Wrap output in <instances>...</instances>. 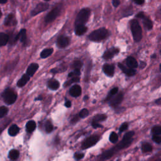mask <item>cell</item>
Listing matches in <instances>:
<instances>
[{
    "label": "cell",
    "instance_id": "cell-24",
    "mask_svg": "<svg viewBox=\"0 0 161 161\" xmlns=\"http://www.w3.org/2000/svg\"><path fill=\"white\" fill-rule=\"evenodd\" d=\"M36 128V123L33 120L29 121L27 122L26 125V129L27 132L29 133H32L33 132Z\"/></svg>",
    "mask_w": 161,
    "mask_h": 161
},
{
    "label": "cell",
    "instance_id": "cell-28",
    "mask_svg": "<svg viewBox=\"0 0 161 161\" xmlns=\"http://www.w3.org/2000/svg\"><path fill=\"white\" fill-rule=\"evenodd\" d=\"M142 151L143 152H149L152 151V147L149 143H145L142 145Z\"/></svg>",
    "mask_w": 161,
    "mask_h": 161
},
{
    "label": "cell",
    "instance_id": "cell-43",
    "mask_svg": "<svg viewBox=\"0 0 161 161\" xmlns=\"http://www.w3.org/2000/svg\"><path fill=\"white\" fill-rule=\"evenodd\" d=\"M112 3H113V6L118 7L120 5V2L118 1V0H114V1H113Z\"/></svg>",
    "mask_w": 161,
    "mask_h": 161
},
{
    "label": "cell",
    "instance_id": "cell-26",
    "mask_svg": "<svg viewBox=\"0 0 161 161\" xmlns=\"http://www.w3.org/2000/svg\"><path fill=\"white\" fill-rule=\"evenodd\" d=\"M53 49H46L42 50V52L40 53V57H41L42 59L47 58L49 57L50 56L52 55V53H53Z\"/></svg>",
    "mask_w": 161,
    "mask_h": 161
},
{
    "label": "cell",
    "instance_id": "cell-39",
    "mask_svg": "<svg viewBox=\"0 0 161 161\" xmlns=\"http://www.w3.org/2000/svg\"><path fill=\"white\" fill-rule=\"evenodd\" d=\"M80 75V71L78 69H75L73 72L69 74V77H73L74 76H79Z\"/></svg>",
    "mask_w": 161,
    "mask_h": 161
},
{
    "label": "cell",
    "instance_id": "cell-36",
    "mask_svg": "<svg viewBox=\"0 0 161 161\" xmlns=\"http://www.w3.org/2000/svg\"><path fill=\"white\" fill-rule=\"evenodd\" d=\"M152 140L157 143H161V136L160 135H154L152 137Z\"/></svg>",
    "mask_w": 161,
    "mask_h": 161
},
{
    "label": "cell",
    "instance_id": "cell-12",
    "mask_svg": "<svg viewBox=\"0 0 161 161\" xmlns=\"http://www.w3.org/2000/svg\"><path fill=\"white\" fill-rule=\"evenodd\" d=\"M118 65L119 68H120L121 69H122V71L125 74H127L128 76H134V75L135 74V73H136V71H135V70H134V69H130V68H127V67L124 65L122 64L119 63V64H118Z\"/></svg>",
    "mask_w": 161,
    "mask_h": 161
},
{
    "label": "cell",
    "instance_id": "cell-35",
    "mask_svg": "<svg viewBox=\"0 0 161 161\" xmlns=\"http://www.w3.org/2000/svg\"><path fill=\"white\" fill-rule=\"evenodd\" d=\"M89 115V111L87 109H83L80 112L79 116L80 118H86Z\"/></svg>",
    "mask_w": 161,
    "mask_h": 161
},
{
    "label": "cell",
    "instance_id": "cell-21",
    "mask_svg": "<svg viewBox=\"0 0 161 161\" xmlns=\"http://www.w3.org/2000/svg\"><path fill=\"white\" fill-rule=\"evenodd\" d=\"M87 27L84 25H79L76 26V34L77 35H81L84 33H85L87 32Z\"/></svg>",
    "mask_w": 161,
    "mask_h": 161
},
{
    "label": "cell",
    "instance_id": "cell-18",
    "mask_svg": "<svg viewBox=\"0 0 161 161\" xmlns=\"http://www.w3.org/2000/svg\"><path fill=\"white\" fill-rule=\"evenodd\" d=\"M16 24H17V20L14 15L12 14V13L9 14L5 20V25L6 26H11V25H15Z\"/></svg>",
    "mask_w": 161,
    "mask_h": 161
},
{
    "label": "cell",
    "instance_id": "cell-20",
    "mask_svg": "<svg viewBox=\"0 0 161 161\" xmlns=\"http://www.w3.org/2000/svg\"><path fill=\"white\" fill-rule=\"evenodd\" d=\"M48 86L52 90H57L59 88L60 84L56 79H50L48 83Z\"/></svg>",
    "mask_w": 161,
    "mask_h": 161
},
{
    "label": "cell",
    "instance_id": "cell-57",
    "mask_svg": "<svg viewBox=\"0 0 161 161\" xmlns=\"http://www.w3.org/2000/svg\"><path fill=\"white\" fill-rule=\"evenodd\" d=\"M160 53H161V50H160Z\"/></svg>",
    "mask_w": 161,
    "mask_h": 161
},
{
    "label": "cell",
    "instance_id": "cell-7",
    "mask_svg": "<svg viewBox=\"0 0 161 161\" xmlns=\"http://www.w3.org/2000/svg\"><path fill=\"white\" fill-rule=\"evenodd\" d=\"M100 140V137L98 135H92L87 138L82 144V148L83 149H86L95 145Z\"/></svg>",
    "mask_w": 161,
    "mask_h": 161
},
{
    "label": "cell",
    "instance_id": "cell-27",
    "mask_svg": "<svg viewBox=\"0 0 161 161\" xmlns=\"http://www.w3.org/2000/svg\"><path fill=\"white\" fill-rule=\"evenodd\" d=\"M143 23L145 27L148 30H151V29H152L153 23H152V22L151 21V20L149 18L145 17V18L143 19Z\"/></svg>",
    "mask_w": 161,
    "mask_h": 161
},
{
    "label": "cell",
    "instance_id": "cell-55",
    "mask_svg": "<svg viewBox=\"0 0 161 161\" xmlns=\"http://www.w3.org/2000/svg\"><path fill=\"white\" fill-rule=\"evenodd\" d=\"M152 58H153V57H154V58H155V54H154V55H153V56H152Z\"/></svg>",
    "mask_w": 161,
    "mask_h": 161
},
{
    "label": "cell",
    "instance_id": "cell-9",
    "mask_svg": "<svg viewBox=\"0 0 161 161\" xmlns=\"http://www.w3.org/2000/svg\"><path fill=\"white\" fill-rule=\"evenodd\" d=\"M69 38L65 36H61L58 38L57 44L59 48H65L69 44Z\"/></svg>",
    "mask_w": 161,
    "mask_h": 161
},
{
    "label": "cell",
    "instance_id": "cell-22",
    "mask_svg": "<svg viewBox=\"0 0 161 161\" xmlns=\"http://www.w3.org/2000/svg\"><path fill=\"white\" fill-rule=\"evenodd\" d=\"M20 131L19 127L16 125H13L11 126L8 130V134L10 136H15Z\"/></svg>",
    "mask_w": 161,
    "mask_h": 161
},
{
    "label": "cell",
    "instance_id": "cell-41",
    "mask_svg": "<svg viewBox=\"0 0 161 161\" xmlns=\"http://www.w3.org/2000/svg\"><path fill=\"white\" fill-rule=\"evenodd\" d=\"M118 88H115L113 89H112L110 91V94H111V95H116V94L118 92Z\"/></svg>",
    "mask_w": 161,
    "mask_h": 161
},
{
    "label": "cell",
    "instance_id": "cell-37",
    "mask_svg": "<svg viewBox=\"0 0 161 161\" xmlns=\"http://www.w3.org/2000/svg\"><path fill=\"white\" fill-rule=\"evenodd\" d=\"M79 80H80V79H79V77H73L72 79L70 80V81L67 83L65 85L67 86V85H69V84H72V83H74L79 82Z\"/></svg>",
    "mask_w": 161,
    "mask_h": 161
},
{
    "label": "cell",
    "instance_id": "cell-14",
    "mask_svg": "<svg viewBox=\"0 0 161 161\" xmlns=\"http://www.w3.org/2000/svg\"><path fill=\"white\" fill-rule=\"evenodd\" d=\"M18 40H20V41L24 45L26 44V42H27V38H26V32L25 29H22L17 35V41Z\"/></svg>",
    "mask_w": 161,
    "mask_h": 161
},
{
    "label": "cell",
    "instance_id": "cell-1",
    "mask_svg": "<svg viewBox=\"0 0 161 161\" xmlns=\"http://www.w3.org/2000/svg\"><path fill=\"white\" fill-rule=\"evenodd\" d=\"M133 135H134V132L131 131L127 132L124 135L122 140L117 145L113 147V148H112L110 150L104 152L101 154L100 157V160H106L112 157L113 155H115L117 152L120 151V150L127 148V147H128L131 144L133 140L132 137Z\"/></svg>",
    "mask_w": 161,
    "mask_h": 161
},
{
    "label": "cell",
    "instance_id": "cell-2",
    "mask_svg": "<svg viewBox=\"0 0 161 161\" xmlns=\"http://www.w3.org/2000/svg\"><path fill=\"white\" fill-rule=\"evenodd\" d=\"M131 30L135 42H140L142 38V30L139 23L136 20L131 21Z\"/></svg>",
    "mask_w": 161,
    "mask_h": 161
},
{
    "label": "cell",
    "instance_id": "cell-53",
    "mask_svg": "<svg viewBox=\"0 0 161 161\" xmlns=\"http://www.w3.org/2000/svg\"><path fill=\"white\" fill-rule=\"evenodd\" d=\"M89 98H88V96H86L85 97H84V100H88Z\"/></svg>",
    "mask_w": 161,
    "mask_h": 161
},
{
    "label": "cell",
    "instance_id": "cell-11",
    "mask_svg": "<svg viewBox=\"0 0 161 161\" xmlns=\"http://www.w3.org/2000/svg\"><path fill=\"white\" fill-rule=\"evenodd\" d=\"M118 52H119V50L118 49L112 48V49L107 50L104 53L103 57L104 59H112V57H113L114 56L117 54Z\"/></svg>",
    "mask_w": 161,
    "mask_h": 161
},
{
    "label": "cell",
    "instance_id": "cell-50",
    "mask_svg": "<svg viewBox=\"0 0 161 161\" xmlns=\"http://www.w3.org/2000/svg\"><path fill=\"white\" fill-rule=\"evenodd\" d=\"M7 3V0H0V4H5Z\"/></svg>",
    "mask_w": 161,
    "mask_h": 161
},
{
    "label": "cell",
    "instance_id": "cell-23",
    "mask_svg": "<svg viewBox=\"0 0 161 161\" xmlns=\"http://www.w3.org/2000/svg\"><path fill=\"white\" fill-rule=\"evenodd\" d=\"M9 41V36L5 33H0V47L5 45Z\"/></svg>",
    "mask_w": 161,
    "mask_h": 161
},
{
    "label": "cell",
    "instance_id": "cell-56",
    "mask_svg": "<svg viewBox=\"0 0 161 161\" xmlns=\"http://www.w3.org/2000/svg\"><path fill=\"white\" fill-rule=\"evenodd\" d=\"M160 71H161V64L160 65Z\"/></svg>",
    "mask_w": 161,
    "mask_h": 161
},
{
    "label": "cell",
    "instance_id": "cell-32",
    "mask_svg": "<svg viewBox=\"0 0 161 161\" xmlns=\"http://www.w3.org/2000/svg\"><path fill=\"white\" fill-rule=\"evenodd\" d=\"M118 140V136L117 135V133H116L115 132H112L110 135V141L112 143H116Z\"/></svg>",
    "mask_w": 161,
    "mask_h": 161
},
{
    "label": "cell",
    "instance_id": "cell-3",
    "mask_svg": "<svg viewBox=\"0 0 161 161\" xmlns=\"http://www.w3.org/2000/svg\"><path fill=\"white\" fill-rule=\"evenodd\" d=\"M108 35V32L106 29L101 28L92 32L89 36V40L92 41L98 42L106 38Z\"/></svg>",
    "mask_w": 161,
    "mask_h": 161
},
{
    "label": "cell",
    "instance_id": "cell-45",
    "mask_svg": "<svg viewBox=\"0 0 161 161\" xmlns=\"http://www.w3.org/2000/svg\"><path fill=\"white\" fill-rule=\"evenodd\" d=\"M133 2L137 5H142L144 3V1H143V0H134Z\"/></svg>",
    "mask_w": 161,
    "mask_h": 161
},
{
    "label": "cell",
    "instance_id": "cell-38",
    "mask_svg": "<svg viewBox=\"0 0 161 161\" xmlns=\"http://www.w3.org/2000/svg\"><path fill=\"white\" fill-rule=\"evenodd\" d=\"M127 128H128V124L127 123L123 124L122 125H121V127H120V129H119L120 132H122L126 130L127 129Z\"/></svg>",
    "mask_w": 161,
    "mask_h": 161
},
{
    "label": "cell",
    "instance_id": "cell-52",
    "mask_svg": "<svg viewBox=\"0 0 161 161\" xmlns=\"http://www.w3.org/2000/svg\"><path fill=\"white\" fill-rule=\"evenodd\" d=\"M2 12L1 11V9H0V18L2 17Z\"/></svg>",
    "mask_w": 161,
    "mask_h": 161
},
{
    "label": "cell",
    "instance_id": "cell-15",
    "mask_svg": "<svg viewBox=\"0 0 161 161\" xmlns=\"http://www.w3.org/2000/svg\"><path fill=\"white\" fill-rule=\"evenodd\" d=\"M70 94L73 97L79 96L81 94V88L79 85H74L70 89Z\"/></svg>",
    "mask_w": 161,
    "mask_h": 161
},
{
    "label": "cell",
    "instance_id": "cell-44",
    "mask_svg": "<svg viewBox=\"0 0 161 161\" xmlns=\"http://www.w3.org/2000/svg\"><path fill=\"white\" fill-rule=\"evenodd\" d=\"M136 17H138V18L143 19L145 16V15H144V13H143V12H140L139 13H138V14L136 15Z\"/></svg>",
    "mask_w": 161,
    "mask_h": 161
},
{
    "label": "cell",
    "instance_id": "cell-34",
    "mask_svg": "<svg viewBox=\"0 0 161 161\" xmlns=\"http://www.w3.org/2000/svg\"><path fill=\"white\" fill-rule=\"evenodd\" d=\"M45 130L47 133H50L52 132L53 127L52 124V123L50 122V121H47V122L45 123Z\"/></svg>",
    "mask_w": 161,
    "mask_h": 161
},
{
    "label": "cell",
    "instance_id": "cell-48",
    "mask_svg": "<svg viewBox=\"0 0 161 161\" xmlns=\"http://www.w3.org/2000/svg\"><path fill=\"white\" fill-rule=\"evenodd\" d=\"M145 65H146V64H145V62H140V64L139 65H140V69H143V68H144L145 67Z\"/></svg>",
    "mask_w": 161,
    "mask_h": 161
},
{
    "label": "cell",
    "instance_id": "cell-13",
    "mask_svg": "<svg viewBox=\"0 0 161 161\" xmlns=\"http://www.w3.org/2000/svg\"><path fill=\"white\" fill-rule=\"evenodd\" d=\"M103 70L104 71V73L108 76H112L114 74V72H115V68L113 65L111 64H104L103 68Z\"/></svg>",
    "mask_w": 161,
    "mask_h": 161
},
{
    "label": "cell",
    "instance_id": "cell-47",
    "mask_svg": "<svg viewBox=\"0 0 161 161\" xmlns=\"http://www.w3.org/2000/svg\"><path fill=\"white\" fill-rule=\"evenodd\" d=\"M78 120H79V118H78V116H75V117L72 120L71 123H72V124H74V123L77 122Z\"/></svg>",
    "mask_w": 161,
    "mask_h": 161
},
{
    "label": "cell",
    "instance_id": "cell-54",
    "mask_svg": "<svg viewBox=\"0 0 161 161\" xmlns=\"http://www.w3.org/2000/svg\"><path fill=\"white\" fill-rule=\"evenodd\" d=\"M2 130H3V129H2L1 128H0V134H1V133L2 132Z\"/></svg>",
    "mask_w": 161,
    "mask_h": 161
},
{
    "label": "cell",
    "instance_id": "cell-29",
    "mask_svg": "<svg viewBox=\"0 0 161 161\" xmlns=\"http://www.w3.org/2000/svg\"><path fill=\"white\" fill-rule=\"evenodd\" d=\"M106 119V116L105 115L100 114V115H97L95 116V118H93L92 122L98 124V122H102V121H104Z\"/></svg>",
    "mask_w": 161,
    "mask_h": 161
},
{
    "label": "cell",
    "instance_id": "cell-16",
    "mask_svg": "<svg viewBox=\"0 0 161 161\" xmlns=\"http://www.w3.org/2000/svg\"><path fill=\"white\" fill-rule=\"evenodd\" d=\"M38 64L36 63H33L31 64L29 67L27 69V71H26V74H27L29 76L32 77L34 75V74L36 73L37 69H38Z\"/></svg>",
    "mask_w": 161,
    "mask_h": 161
},
{
    "label": "cell",
    "instance_id": "cell-33",
    "mask_svg": "<svg viewBox=\"0 0 161 161\" xmlns=\"http://www.w3.org/2000/svg\"><path fill=\"white\" fill-rule=\"evenodd\" d=\"M8 112V109L6 106L0 107V118H3L7 115Z\"/></svg>",
    "mask_w": 161,
    "mask_h": 161
},
{
    "label": "cell",
    "instance_id": "cell-8",
    "mask_svg": "<svg viewBox=\"0 0 161 161\" xmlns=\"http://www.w3.org/2000/svg\"><path fill=\"white\" fill-rule=\"evenodd\" d=\"M49 8V5L46 3H40L37 6L32 10L31 12L32 16H35L38 15V13H42L45 10H47Z\"/></svg>",
    "mask_w": 161,
    "mask_h": 161
},
{
    "label": "cell",
    "instance_id": "cell-17",
    "mask_svg": "<svg viewBox=\"0 0 161 161\" xmlns=\"http://www.w3.org/2000/svg\"><path fill=\"white\" fill-rule=\"evenodd\" d=\"M126 63H127V65H128V68L130 69H133L137 68L139 65L137 61L135 60V58H133L132 57H128L127 59Z\"/></svg>",
    "mask_w": 161,
    "mask_h": 161
},
{
    "label": "cell",
    "instance_id": "cell-25",
    "mask_svg": "<svg viewBox=\"0 0 161 161\" xmlns=\"http://www.w3.org/2000/svg\"><path fill=\"white\" fill-rule=\"evenodd\" d=\"M19 155H20V153H19L18 151L15 150V149H13V150L10 151L8 157L11 160L15 161V160H17L18 159Z\"/></svg>",
    "mask_w": 161,
    "mask_h": 161
},
{
    "label": "cell",
    "instance_id": "cell-51",
    "mask_svg": "<svg viewBox=\"0 0 161 161\" xmlns=\"http://www.w3.org/2000/svg\"><path fill=\"white\" fill-rule=\"evenodd\" d=\"M42 100V98L41 96H40L38 98H37L35 99V100Z\"/></svg>",
    "mask_w": 161,
    "mask_h": 161
},
{
    "label": "cell",
    "instance_id": "cell-19",
    "mask_svg": "<svg viewBox=\"0 0 161 161\" xmlns=\"http://www.w3.org/2000/svg\"><path fill=\"white\" fill-rule=\"evenodd\" d=\"M30 77L29 76L26 74L23 75L22 78L18 81L17 86L20 88L24 86L26 83L29 82V80H30Z\"/></svg>",
    "mask_w": 161,
    "mask_h": 161
},
{
    "label": "cell",
    "instance_id": "cell-4",
    "mask_svg": "<svg viewBox=\"0 0 161 161\" xmlns=\"http://www.w3.org/2000/svg\"><path fill=\"white\" fill-rule=\"evenodd\" d=\"M90 13L91 11L89 8H84L80 10L76 20V26L84 25L90 17Z\"/></svg>",
    "mask_w": 161,
    "mask_h": 161
},
{
    "label": "cell",
    "instance_id": "cell-6",
    "mask_svg": "<svg viewBox=\"0 0 161 161\" xmlns=\"http://www.w3.org/2000/svg\"><path fill=\"white\" fill-rule=\"evenodd\" d=\"M61 11V6H57L50 11L45 18V22L46 23H50L54 20L60 14Z\"/></svg>",
    "mask_w": 161,
    "mask_h": 161
},
{
    "label": "cell",
    "instance_id": "cell-31",
    "mask_svg": "<svg viewBox=\"0 0 161 161\" xmlns=\"http://www.w3.org/2000/svg\"><path fill=\"white\" fill-rule=\"evenodd\" d=\"M83 65V63L80 62V61H75L73 64H72V66H71V68L74 69H78L79 70L80 68H81Z\"/></svg>",
    "mask_w": 161,
    "mask_h": 161
},
{
    "label": "cell",
    "instance_id": "cell-30",
    "mask_svg": "<svg viewBox=\"0 0 161 161\" xmlns=\"http://www.w3.org/2000/svg\"><path fill=\"white\" fill-rule=\"evenodd\" d=\"M152 132L154 135H161V126H155L152 129Z\"/></svg>",
    "mask_w": 161,
    "mask_h": 161
},
{
    "label": "cell",
    "instance_id": "cell-42",
    "mask_svg": "<svg viewBox=\"0 0 161 161\" xmlns=\"http://www.w3.org/2000/svg\"><path fill=\"white\" fill-rule=\"evenodd\" d=\"M92 126L93 128H101L102 126L101 125H100L98 123H95V122H92Z\"/></svg>",
    "mask_w": 161,
    "mask_h": 161
},
{
    "label": "cell",
    "instance_id": "cell-46",
    "mask_svg": "<svg viewBox=\"0 0 161 161\" xmlns=\"http://www.w3.org/2000/svg\"><path fill=\"white\" fill-rule=\"evenodd\" d=\"M65 106L67 107V108H70L71 106V102L70 101H67L65 103Z\"/></svg>",
    "mask_w": 161,
    "mask_h": 161
},
{
    "label": "cell",
    "instance_id": "cell-5",
    "mask_svg": "<svg viewBox=\"0 0 161 161\" xmlns=\"http://www.w3.org/2000/svg\"><path fill=\"white\" fill-rule=\"evenodd\" d=\"M2 98L7 104H12L17 99V93L11 88H8L2 93Z\"/></svg>",
    "mask_w": 161,
    "mask_h": 161
},
{
    "label": "cell",
    "instance_id": "cell-49",
    "mask_svg": "<svg viewBox=\"0 0 161 161\" xmlns=\"http://www.w3.org/2000/svg\"><path fill=\"white\" fill-rule=\"evenodd\" d=\"M155 103L158 105H161V98L155 101Z\"/></svg>",
    "mask_w": 161,
    "mask_h": 161
},
{
    "label": "cell",
    "instance_id": "cell-40",
    "mask_svg": "<svg viewBox=\"0 0 161 161\" xmlns=\"http://www.w3.org/2000/svg\"><path fill=\"white\" fill-rule=\"evenodd\" d=\"M84 154H83V153H76V154L74 155L75 159H77V160L81 159L83 157H84Z\"/></svg>",
    "mask_w": 161,
    "mask_h": 161
},
{
    "label": "cell",
    "instance_id": "cell-10",
    "mask_svg": "<svg viewBox=\"0 0 161 161\" xmlns=\"http://www.w3.org/2000/svg\"><path fill=\"white\" fill-rule=\"evenodd\" d=\"M123 99H124L123 94L122 92H120V93L118 94V95H117L116 96H115V97L112 98V100H110V104L112 106L115 107V106H118V104H120L121 103H122Z\"/></svg>",
    "mask_w": 161,
    "mask_h": 161
}]
</instances>
